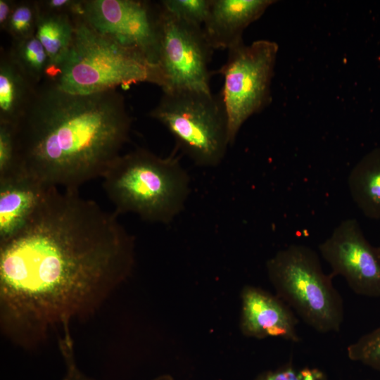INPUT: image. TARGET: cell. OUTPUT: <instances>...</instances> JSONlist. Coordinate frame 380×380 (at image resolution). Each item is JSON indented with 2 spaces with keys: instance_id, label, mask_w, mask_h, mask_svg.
<instances>
[{
  "instance_id": "cell-23",
  "label": "cell",
  "mask_w": 380,
  "mask_h": 380,
  "mask_svg": "<svg viewBox=\"0 0 380 380\" xmlns=\"http://www.w3.org/2000/svg\"><path fill=\"white\" fill-rule=\"evenodd\" d=\"M39 10L71 15L80 13L82 0H40L36 1Z\"/></svg>"
},
{
  "instance_id": "cell-19",
  "label": "cell",
  "mask_w": 380,
  "mask_h": 380,
  "mask_svg": "<svg viewBox=\"0 0 380 380\" xmlns=\"http://www.w3.org/2000/svg\"><path fill=\"white\" fill-rule=\"evenodd\" d=\"M347 354L351 360L380 372V327L349 345Z\"/></svg>"
},
{
  "instance_id": "cell-24",
  "label": "cell",
  "mask_w": 380,
  "mask_h": 380,
  "mask_svg": "<svg viewBox=\"0 0 380 380\" xmlns=\"http://www.w3.org/2000/svg\"><path fill=\"white\" fill-rule=\"evenodd\" d=\"M15 1L0 0V30L5 32L13 10Z\"/></svg>"
},
{
  "instance_id": "cell-10",
  "label": "cell",
  "mask_w": 380,
  "mask_h": 380,
  "mask_svg": "<svg viewBox=\"0 0 380 380\" xmlns=\"http://www.w3.org/2000/svg\"><path fill=\"white\" fill-rule=\"evenodd\" d=\"M318 248L333 277H343L358 295L380 298V251L366 239L355 219L342 221Z\"/></svg>"
},
{
  "instance_id": "cell-20",
  "label": "cell",
  "mask_w": 380,
  "mask_h": 380,
  "mask_svg": "<svg viewBox=\"0 0 380 380\" xmlns=\"http://www.w3.org/2000/svg\"><path fill=\"white\" fill-rule=\"evenodd\" d=\"M160 2L174 15L203 27L208 18L212 0H162Z\"/></svg>"
},
{
  "instance_id": "cell-22",
  "label": "cell",
  "mask_w": 380,
  "mask_h": 380,
  "mask_svg": "<svg viewBox=\"0 0 380 380\" xmlns=\"http://www.w3.org/2000/svg\"><path fill=\"white\" fill-rule=\"evenodd\" d=\"M255 380H329L326 373L316 367H298L291 361L274 369L259 374Z\"/></svg>"
},
{
  "instance_id": "cell-9",
  "label": "cell",
  "mask_w": 380,
  "mask_h": 380,
  "mask_svg": "<svg viewBox=\"0 0 380 380\" xmlns=\"http://www.w3.org/2000/svg\"><path fill=\"white\" fill-rule=\"evenodd\" d=\"M80 15L96 32L158 66L160 4L141 0H82Z\"/></svg>"
},
{
  "instance_id": "cell-11",
  "label": "cell",
  "mask_w": 380,
  "mask_h": 380,
  "mask_svg": "<svg viewBox=\"0 0 380 380\" xmlns=\"http://www.w3.org/2000/svg\"><path fill=\"white\" fill-rule=\"evenodd\" d=\"M298 324L293 310L277 296L253 286L243 289L240 327L245 336L298 343L300 341Z\"/></svg>"
},
{
  "instance_id": "cell-15",
  "label": "cell",
  "mask_w": 380,
  "mask_h": 380,
  "mask_svg": "<svg viewBox=\"0 0 380 380\" xmlns=\"http://www.w3.org/2000/svg\"><path fill=\"white\" fill-rule=\"evenodd\" d=\"M350 196L368 218L380 219V147L365 155L348 177Z\"/></svg>"
},
{
  "instance_id": "cell-6",
  "label": "cell",
  "mask_w": 380,
  "mask_h": 380,
  "mask_svg": "<svg viewBox=\"0 0 380 380\" xmlns=\"http://www.w3.org/2000/svg\"><path fill=\"white\" fill-rule=\"evenodd\" d=\"M149 116L173 137L177 148L198 166L216 167L230 145L220 93L196 89L163 91Z\"/></svg>"
},
{
  "instance_id": "cell-26",
  "label": "cell",
  "mask_w": 380,
  "mask_h": 380,
  "mask_svg": "<svg viewBox=\"0 0 380 380\" xmlns=\"http://www.w3.org/2000/svg\"><path fill=\"white\" fill-rule=\"evenodd\" d=\"M153 380H175L171 376L167 374L159 376Z\"/></svg>"
},
{
  "instance_id": "cell-1",
  "label": "cell",
  "mask_w": 380,
  "mask_h": 380,
  "mask_svg": "<svg viewBox=\"0 0 380 380\" xmlns=\"http://www.w3.org/2000/svg\"><path fill=\"white\" fill-rule=\"evenodd\" d=\"M118 215L51 186L23 229L0 243V322L9 340L33 348L58 330L71 336L70 324L127 279L134 240Z\"/></svg>"
},
{
  "instance_id": "cell-12",
  "label": "cell",
  "mask_w": 380,
  "mask_h": 380,
  "mask_svg": "<svg viewBox=\"0 0 380 380\" xmlns=\"http://www.w3.org/2000/svg\"><path fill=\"white\" fill-rule=\"evenodd\" d=\"M273 0H212L203 29L214 50L227 49L243 42V32L258 20Z\"/></svg>"
},
{
  "instance_id": "cell-14",
  "label": "cell",
  "mask_w": 380,
  "mask_h": 380,
  "mask_svg": "<svg viewBox=\"0 0 380 380\" xmlns=\"http://www.w3.org/2000/svg\"><path fill=\"white\" fill-rule=\"evenodd\" d=\"M39 85L34 84L8 53L0 54V123L15 126Z\"/></svg>"
},
{
  "instance_id": "cell-17",
  "label": "cell",
  "mask_w": 380,
  "mask_h": 380,
  "mask_svg": "<svg viewBox=\"0 0 380 380\" xmlns=\"http://www.w3.org/2000/svg\"><path fill=\"white\" fill-rule=\"evenodd\" d=\"M8 51L14 62L36 85H39L47 77L50 61L35 34L25 39L12 40Z\"/></svg>"
},
{
  "instance_id": "cell-16",
  "label": "cell",
  "mask_w": 380,
  "mask_h": 380,
  "mask_svg": "<svg viewBox=\"0 0 380 380\" xmlns=\"http://www.w3.org/2000/svg\"><path fill=\"white\" fill-rule=\"evenodd\" d=\"M74 30L72 15L38 8L35 36L44 46L50 61L46 77H53L67 57L72 42Z\"/></svg>"
},
{
  "instance_id": "cell-18",
  "label": "cell",
  "mask_w": 380,
  "mask_h": 380,
  "mask_svg": "<svg viewBox=\"0 0 380 380\" xmlns=\"http://www.w3.org/2000/svg\"><path fill=\"white\" fill-rule=\"evenodd\" d=\"M38 15L36 1H15L5 32L12 40L28 38L35 34Z\"/></svg>"
},
{
  "instance_id": "cell-4",
  "label": "cell",
  "mask_w": 380,
  "mask_h": 380,
  "mask_svg": "<svg viewBox=\"0 0 380 380\" xmlns=\"http://www.w3.org/2000/svg\"><path fill=\"white\" fill-rule=\"evenodd\" d=\"M72 18L75 30L70 51L55 75L49 78L58 88L85 95L144 82L161 87L157 65L98 33L80 14L72 15Z\"/></svg>"
},
{
  "instance_id": "cell-7",
  "label": "cell",
  "mask_w": 380,
  "mask_h": 380,
  "mask_svg": "<svg viewBox=\"0 0 380 380\" xmlns=\"http://www.w3.org/2000/svg\"><path fill=\"white\" fill-rule=\"evenodd\" d=\"M276 42L243 41L229 49L226 62L213 74L222 75L220 92L226 110L230 145L244 122L270 103L271 84L278 53Z\"/></svg>"
},
{
  "instance_id": "cell-5",
  "label": "cell",
  "mask_w": 380,
  "mask_h": 380,
  "mask_svg": "<svg viewBox=\"0 0 380 380\" xmlns=\"http://www.w3.org/2000/svg\"><path fill=\"white\" fill-rule=\"evenodd\" d=\"M269 279L277 296L302 320L319 333L339 331L344 319L343 300L326 274L317 253L292 244L267 262Z\"/></svg>"
},
{
  "instance_id": "cell-3",
  "label": "cell",
  "mask_w": 380,
  "mask_h": 380,
  "mask_svg": "<svg viewBox=\"0 0 380 380\" xmlns=\"http://www.w3.org/2000/svg\"><path fill=\"white\" fill-rule=\"evenodd\" d=\"M101 178L117 214L151 222L170 223L190 193L189 175L177 156L162 158L144 148L120 154Z\"/></svg>"
},
{
  "instance_id": "cell-21",
  "label": "cell",
  "mask_w": 380,
  "mask_h": 380,
  "mask_svg": "<svg viewBox=\"0 0 380 380\" xmlns=\"http://www.w3.org/2000/svg\"><path fill=\"white\" fill-rule=\"evenodd\" d=\"M20 172L14 126L0 123V179Z\"/></svg>"
},
{
  "instance_id": "cell-8",
  "label": "cell",
  "mask_w": 380,
  "mask_h": 380,
  "mask_svg": "<svg viewBox=\"0 0 380 380\" xmlns=\"http://www.w3.org/2000/svg\"><path fill=\"white\" fill-rule=\"evenodd\" d=\"M160 4L158 67L162 91L196 89L211 91L209 69L214 49L203 27L186 22Z\"/></svg>"
},
{
  "instance_id": "cell-13",
  "label": "cell",
  "mask_w": 380,
  "mask_h": 380,
  "mask_svg": "<svg viewBox=\"0 0 380 380\" xmlns=\"http://www.w3.org/2000/svg\"><path fill=\"white\" fill-rule=\"evenodd\" d=\"M50 187L23 172L0 179V243L23 229Z\"/></svg>"
},
{
  "instance_id": "cell-27",
  "label": "cell",
  "mask_w": 380,
  "mask_h": 380,
  "mask_svg": "<svg viewBox=\"0 0 380 380\" xmlns=\"http://www.w3.org/2000/svg\"><path fill=\"white\" fill-rule=\"evenodd\" d=\"M379 251H380V246H379Z\"/></svg>"
},
{
  "instance_id": "cell-25",
  "label": "cell",
  "mask_w": 380,
  "mask_h": 380,
  "mask_svg": "<svg viewBox=\"0 0 380 380\" xmlns=\"http://www.w3.org/2000/svg\"><path fill=\"white\" fill-rule=\"evenodd\" d=\"M66 372L63 380H94L83 373L76 362L65 366Z\"/></svg>"
},
{
  "instance_id": "cell-2",
  "label": "cell",
  "mask_w": 380,
  "mask_h": 380,
  "mask_svg": "<svg viewBox=\"0 0 380 380\" xmlns=\"http://www.w3.org/2000/svg\"><path fill=\"white\" fill-rule=\"evenodd\" d=\"M132 124L117 89L74 94L46 78L14 126L20 170L46 186L78 191L120 155Z\"/></svg>"
}]
</instances>
